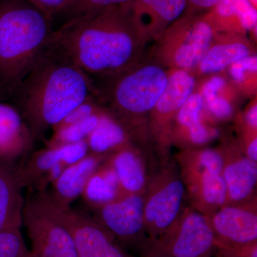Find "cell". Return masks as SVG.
I'll use <instances>...</instances> for the list:
<instances>
[{
	"mask_svg": "<svg viewBox=\"0 0 257 257\" xmlns=\"http://www.w3.org/2000/svg\"><path fill=\"white\" fill-rule=\"evenodd\" d=\"M150 41L127 5L55 30L49 47L86 74L106 79L143 60Z\"/></svg>",
	"mask_w": 257,
	"mask_h": 257,
	"instance_id": "obj_1",
	"label": "cell"
},
{
	"mask_svg": "<svg viewBox=\"0 0 257 257\" xmlns=\"http://www.w3.org/2000/svg\"><path fill=\"white\" fill-rule=\"evenodd\" d=\"M14 94L36 140L83 101L97 96V90L88 74L48 47Z\"/></svg>",
	"mask_w": 257,
	"mask_h": 257,
	"instance_id": "obj_2",
	"label": "cell"
},
{
	"mask_svg": "<svg viewBox=\"0 0 257 257\" xmlns=\"http://www.w3.org/2000/svg\"><path fill=\"white\" fill-rule=\"evenodd\" d=\"M53 21L27 0H0V94H14L50 45Z\"/></svg>",
	"mask_w": 257,
	"mask_h": 257,
	"instance_id": "obj_3",
	"label": "cell"
},
{
	"mask_svg": "<svg viewBox=\"0 0 257 257\" xmlns=\"http://www.w3.org/2000/svg\"><path fill=\"white\" fill-rule=\"evenodd\" d=\"M168 72L156 61L141 60L130 68L104 79L97 97L128 127L140 125L153 110L168 83Z\"/></svg>",
	"mask_w": 257,
	"mask_h": 257,
	"instance_id": "obj_4",
	"label": "cell"
},
{
	"mask_svg": "<svg viewBox=\"0 0 257 257\" xmlns=\"http://www.w3.org/2000/svg\"><path fill=\"white\" fill-rule=\"evenodd\" d=\"M23 224L31 243L30 257H78L61 208L46 190L25 200Z\"/></svg>",
	"mask_w": 257,
	"mask_h": 257,
	"instance_id": "obj_5",
	"label": "cell"
},
{
	"mask_svg": "<svg viewBox=\"0 0 257 257\" xmlns=\"http://www.w3.org/2000/svg\"><path fill=\"white\" fill-rule=\"evenodd\" d=\"M216 33L203 15L184 14L157 40L153 60L165 68L189 71L202 60Z\"/></svg>",
	"mask_w": 257,
	"mask_h": 257,
	"instance_id": "obj_6",
	"label": "cell"
},
{
	"mask_svg": "<svg viewBox=\"0 0 257 257\" xmlns=\"http://www.w3.org/2000/svg\"><path fill=\"white\" fill-rule=\"evenodd\" d=\"M216 251L217 241L207 216L184 207L140 257H209L215 256Z\"/></svg>",
	"mask_w": 257,
	"mask_h": 257,
	"instance_id": "obj_7",
	"label": "cell"
},
{
	"mask_svg": "<svg viewBox=\"0 0 257 257\" xmlns=\"http://www.w3.org/2000/svg\"><path fill=\"white\" fill-rule=\"evenodd\" d=\"M163 163V167L150 178L144 194V218L150 243L178 217L187 197L179 169L167 160Z\"/></svg>",
	"mask_w": 257,
	"mask_h": 257,
	"instance_id": "obj_8",
	"label": "cell"
},
{
	"mask_svg": "<svg viewBox=\"0 0 257 257\" xmlns=\"http://www.w3.org/2000/svg\"><path fill=\"white\" fill-rule=\"evenodd\" d=\"M96 209V220L128 253L141 256L150 243L144 218V195H126Z\"/></svg>",
	"mask_w": 257,
	"mask_h": 257,
	"instance_id": "obj_9",
	"label": "cell"
},
{
	"mask_svg": "<svg viewBox=\"0 0 257 257\" xmlns=\"http://www.w3.org/2000/svg\"><path fill=\"white\" fill-rule=\"evenodd\" d=\"M195 79L189 71L173 69L165 91L150 114V132L156 142L162 162L170 147L172 124L180 108L193 94Z\"/></svg>",
	"mask_w": 257,
	"mask_h": 257,
	"instance_id": "obj_10",
	"label": "cell"
},
{
	"mask_svg": "<svg viewBox=\"0 0 257 257\" xmlns=\"http://www.w3.org/2000/svg\"><path fill=\"white\" fill-rule=\"evenodd\" d=\"M59 206L70 230L78 257H135L96 219L70 205Z\"/></svg>",
	"mask_w": 257,
	"mask_h": 257,
	"instance_id": "obj_11",
	"label": "cell"
},
{
	"mask_svg": "<svg viewBox=\"0 0 257 257\" xmlns=\"http://www.w3.org/2000/svg\"><path fill=\"white\" fill-rule=\"evenodd\" d=\"M217 246L238 247L257 242L256 198L226 204L208 218Z\"/></svg>",
	"mask_w": 257,
	"mask_h": 257,
	"instance_id": "obj_12",
	"label": "cell"
},
{
	"mask_svg": "<svg viewBox=\"0 0 257 257\" xmlns=\"http://www.w3.org/2000/svg\"><path fill=\"white\" fill-rule=\"evenodd\" d=\"M222 176L227 189V204H240L256 199L257 162L248 159L240 145H225Z\"/></svg>",
	"mask_w": 257,
	"mask_h": 257,
	"instance_id": "obj_13",
	"label": "cell"
},
{
	"mask_svg": "<svg viewBox=\"0 0 257 257\" xmlns=\"http://www.w3.org/2000/svg\"><path fill=\"white\" fill-rule=\"evenodd\" d=\"M87 140L48 149L35 153L25 167H20V172L25 186L33 185L39 191L45 190L47 177L54 166L59 163L68 167L77 163L89 155Z\"/></svg>",
	"mask_w": 257,
	"mask_h": 257,
	"instance_id": "obj_14",
	"label": "cell"
},
{
	"mask_svg": "<svg viewBox=\"0 0 257 257\" xmlns=\"http://www.w3.org/2000/svg\"><path fill=\"white\" fill-rule=\"evenodd\" d=\"M202 94L194 93L180 108L176 115L170 134V145L182 150L200 147L214 138V132L204 122Z\"/></svg>",
	"mask_w": 257,
	"mask_h": 257,
	"instance_id": "obj_15",
	"label": "cell"
},
{
	"mask_svg": "<svg viewBox=\"0 0 257 257\" xmlns=\"http://www.w3.org/2000/svg\"><path fill=\"white\" fill-rule=\"evenodd\" d=\"M182 179L192 207L207 218L227 204V189L221 172L207 170Z\"/></svg>",
	"mask_w": 257,
	"mask_h": 257,
	"instance_id": "obj_16",
	"label": "cell"
},
{
	"mask_svg": "<svg viewBox=\"0 0 257 257\" xmlns=\"http://www.w3.org/2000/svg\"><path fill=\"white\" fill-rule=\"evenodd\" d=\"M24 187L20 168L12 162L0 160V231L21 227Z\"/></svg>",
	"mask_w": 257,
	"mask_h": 257,
	"instance_id": "obj_17",
	"label": "cell"
},
{
	"mask_svg": "<svg viewBox=\"0 0 257 257\" xmlns=\"http://www.w3.org/2000/svg\"><path fill=\"white\" fill-rule=\"evenodd\" d=\"M252 55V45L246 35L216 32L210 48L198 64V67L202 74H215Z\"/></svg>",
	"mask_w": 257,
	"mask_h": 257,
	"instance_id": "obj_18",
	"label": "cell"
},
{
	"mask_svg": "<svg viewBox=\"0 0 257 257\" xmlns=\"http://www.w3.org/2000/svg\"><path fill=\"white\" fill-rule=\"evenodd\" d=\"M126 5L141 22L150 41H157L184 15L186 0H132Z\"/></svg>",
	"mask_w": 257,
	"mask_h": 257,
	"instance_id": "obj_19",
	"label": "cell"
},
{
	"mask_svg": "<svg viewBox=\"0 0 257 257\" xmlns=\"http://www.w3.org/2000/svg\"><path fill=\"white\" fill-rule=\"evenodd\" d=\"M106 160L114 170L125 196L145 194L150 178L140 150L128 144L112 152Z\"/></svg>",
	"mask_w": 257,
	"mask_h": 257,
	"instance_id": "obj_20",
	"label": "cell"
},
{
	"mask_svg": "<svg viewBox=\"0 0 257 257\" xmlns=\"http://www.w3.org/2000/svg\"><path fill=\"white\" fill-rule=\"evenodd\" d=\"M202 15L216 32L246 35L256 28V8L249 0H221Z\"/></svg>",
	"mask_w": 257,
	"mask_h": 257,
	"instance_id": "obj_21",
	"label": "cell"
},
{
	"mask_svg": "<svg viewBox=\"0 0 257 257\" xmlns=\"http://www.w3.org/2000/svg\"><path fill=\"white\" fill-rule=\"evenodd\" d=\"M109 155L91 154L77 163L66 167L58 179L52 184L53 192H47L60 205H70L82 194L91 176Z\"/></svg>",
	"mask_w": 257,
	"mask_h": 257,
	"instance_id": "obj_22",
	"label": "cell"
},
{
	"mask_svg": "<svg viewBox=\"0 0 257 257\" xmlns=\"http://www.w3.org/2000/svg\"><path fill=\"white\" fill-rule=\"evenodd\" d=\"M33 140L19 111L0 102V160L11 162L30 148Z\"/></svg>",
	"mask_w": 257,
	"mask_h": 257,
	"instance_id": "obj_23",
	"label": "cell"
},
{
	"mask_svg": "<svg viewBox=\"0 0 257 257\" xmlns=\"http://www.w3.org/2000/svg\"><path fill=\"white\" fill-rule=\"evenodd\" d=\"M133 130L106 109L87 141L89 151L109 155L130 143Z\"/></svg>",
	"mask_w": 257,
	"mask_h": 257,
	"instance_id": "obj_24",
	"label": "cell"
},
{
	"mask_svg": "<svg viewBox=\"0 0 257 257\" xmlns=\"http://www.w3.org/2000/svg\"><path fill=\"white\" fill-rule=\"evenodd\" d=\"M106 159L91 176L82 193L85 200L95 208L125 196L117 177Z\"/></svg>",
	"mask_w": 257,
	"mask_h": 257,
	"instance_id": "obj_25",
	"label": "cell"
},
{
	"mask_svg": "<svg viewBox=\"0 0 257 257\" xmlns=\"http://www.w3.org/2000/svg\"><path fill=\"white\" fill-rule=\"evenodd\" d=\"M132 0H72V3L60 15L65 18L64 23H73L94 18L112 8L127 5Z\"/></svg>",
	"mask_w": 257,
	"mask_h": 257,
	"instance_id": "obj_26",
	"label": "cell"
},
{
	"mask_svg": "<svg viewBox=\"0 0 257 257\" xmlns=\"http://www.w3.org/2000/svg\"><path fill=\"white\" fill-rule=\"evenodd\" d=\"M226 87V81L220 76H214L208 80L202 89V98L213 116L226 120L234 114V107L229 99L219 93Z\"/></svg>",
	"mask_w": 257,
	"mask_h": 257,
	"instance_id": "obj_27",
	"label": "cell"
},
{
	"mask_svg": "<svg viewBox=\"0 0 257 257\" xmlns=\"http://www.w3.org/2000/svg\"><path fill=\"white\" fill-rule=\"evenodd\" d=\"M106 109H107L106 108L100 112L96 113L77 124L69 125L55 130L53 137L49 143V147L78 143L87 140L99 123L101 115L105 112Z\"/></svg>",
	"mask_w": 257,
	"mask_h": 257,
	"instance_id": "obj_28",
	"label": "cell"
},
{
	"mask_svg": "<svg viewBox=\"0 0 257 257\" xmlns=\"http://www.w3.org/2000/svg\"><path fill=\"white\" fill-rule=\"evenodd\" d=\"M0 257H30L20 229L0 231Z\"/></svg>",
	"mask_w": 257,
	"mask_h": 257,
	"instance_id": "obj_29",
	"label": "cell"
},
{
	"mask_svg": "<svg viewBox=\"0 0 257 257\" xmlns=\"http://www.w3.org/2000/svg\"><path fill=\"white\" fill-rule=\"evenodd\" d=\"M105 109V106L102 105L97 96H90L72 109L60 124L53 128L54 131L64 126L77 124Z\"/></svg>",
	"mask_w": 257,
	"mask_h": 257,
	"instance_id": "obj_30",
	"label": "cell"
},
{
	"mask_svg": "<svg viewBox=\"0 0 257 257\" xmlns=\"http://www.w3.org/2000/svg\"><path fill=\"white\" fill-rule=\"evenodd\" d=\"M229 73L231 79L240 86L248 84L249 79L254 82L256 79V55L248 56L229 66Z\"/></svg>",
	"mask_w": 257,
	"mask_h": 257,
	"instance_id": "obj_31",
	"label": "cell"
},
{
	"mask_svg": "<svg viewBox=\"0 0 257 257\" xmlns=\"http://www.w3.org/2000/svg\"><path fill=\"white\" fill-rule=\"evenodd\" d=\"M37 9L46 15L47 18L54 21L56 17L67 8L72 0H27Z\"/></svg>",
	"mask_w": 257,
	"mask_h": 257,
	"instance_id": "obj_32",
	"label": "cell"
},
{
	"mask_svg": "<svg viewBox=\"0 0 257 257\" xmlns=\"http://www.w3.org/2000/svg\"><path fill=\"white\" fill-rule=\"evenodd\" d=\"M215 255L219 257H257V242L238 247L219 245Z\"/></svg>",
	"mask_w": 257,
	"mask_h": 257,
	"instance_id": "obj_33",
	"label": "cell"
},
{
	"mask_svg": "<svg viewBox=\"0 0 257 257\" xmlns=\"http://www.w3.org/2000/svg\"><path fill=\"white\" fill-rule=\"evenodd\" d=\"M221 0H186L184 14L202 15L215 8Z\"/></svg>",
	"mask_w": 257,
	"mask_h": 257,
	"instance_id": "obj_34",
	"label": "cell"
},
{
	"mask_svg": "<svg viewBox=\"0 0 257 257\" xmlns=\"http://www.w3.org/2000/svg\"><path fill=\"white\" fill-rule=\"evenodd\" d=\"M243 132L244 133H257V106L254 101L250 104L243 116Z\"/></svg>",
	"mask_w": 257,
	"mask_h": 257,
	"instance_id": "obj_35",
	"label": "cell"
},
{
	"mask_svg": "<svg viewBox=\"0 0 257 257\" xmlns=\"http://www.w3.org/2000/svg\"><path fill=\"white\" fill-rule=\"evenodd\" d=\"M209 257H219V256H216V255H215V256H209Z\"/></svg>",
	"mask_w": 257,
	"mask_h": 257,
	"instance_id": "obj_36",
	"label": "cell"
}]
</instances>
